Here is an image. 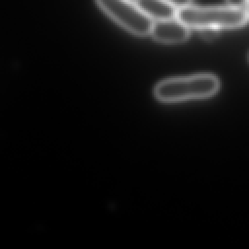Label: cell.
Segmentation results:
<instances>
[{
	"label": "cell",
	"mask_w": 249,
	"mask_h": 249,
	"mask_svg": "<svg viewBox=\"0 0 249 249\" xmlns=\"http://www.w3.org/2000/svg\"><path fill=\"white\" fill-rule=\"evenodd\" d=\"M131 1H133V2H135V1H136V0H131Z\"/></svg>",
	"instance_id": "9c48e42d"
},
{
	"label": "cell",
	"mask_w": 249,
	"mask_h": 249,
	"mask_svg": "<svg viewBox=\"0 0 249 249\" xmlns=\"http://www.w3.org/2000/svg\"><path fill=\"white\" fill-rule=\"evenodd\" d=\"M135 3L155 21L177 18L178 8L165 0H136Z\"/></svg>",
	"instance_id": "5b68a950"
},
{
	"label": "cell",
	"mask_w": 249,
	"mask_h": 249,
	"mask_svg": "<svg viewBox=\"0 0 249 249\" xmlns=\"http://www.w3.org/2000/svg\"><path fill=\"white\" fill-rule=\"evenodd\" d=\"M103 12L123 28L136 36L151 34L154 20L131 0H95Z\"/></svg>",
	"instance_id": "3957f363"
},
{
	"label": "cell",
	"mask_w": 249,
	"mask_h": 249,
	"mask_svg": "<svg viewBox=\"0 0 249 249\" xmlns=\"http://www.w3.org/2000/svg\"><path fill=\"white\" fill-rule=\"evenodd\" d=\"M244 11L248 17V19H249V0H246L245 1V4H244Z\"/></svg>",
	"instance_id": "ba28073f"
},
{
	"label": "cell",
	"mask_w": 249,
	"mask_h": 249,
	"mask_svg": "<svg viewBox=\"0 0 249 249\" xmlns=\"http://www.w3.org/2000/svg\"><path fill=\"white\" fill-rule=\"evenodd\" d=\"M165 1L171 3L172 5H174L178 9H181V8L187 7L189 5H192V2H193V0H165Z\"/></svg>",
	"instance_id": "8992f818"
},
{
	"label": "cell",
	"mask_w": 249,
	"mask_h": 249,
	"mask_svg": "<svg viewBox=\"0 0 249 249\" xmlns=\"http://www.w3.org/2000/svg\"><path fill=\"white\" fill-rule=\"evenodd\" d=\"M152 37L163 44H181L188 40L190 27L178 18L156 20L151 30Z\"/></svg>",
	"instance_id": "277c9868"
},
{
	"label": "cell",
	"mask_w": 249,
	"mask_h": 249,
	"mask_svg": "<svg viewBox=\"0 0 249 249\" xmlns=\"http://www.w3.org/2000/svg\"><path fill=\"white\" fill-rule=\"evenodd\" d=\"M219 88L214 75L197 74L161 81L155 88V96L161 102H180L212 96Z\"/></svg>",
	"instance_id": "7a4b0ae2"
},
{
	"label": "cell",
	"mask_w": 249,
	"mask_h": 249,
	"mask_svg": "<svg viewBox=\"0 0 249 249\" xmlns=\"http://www.w3.org/2000/svg\"><path fill=\"white\" fill-rule=\"evenodd\" d=\"M177 18L190 28L223 29L244 25L248 17L242 7H198L189 5L178 9Z\"/></svg>",
	"instance_id": "6da1fadb"
},
{
	"label": "cell",
	"mask_w": 249,
	"mask_h": 249,
	"mask_svg": "<svg viewBox=\"0 0 249 249\" xmlns=\"http://www.w3.org/2000/svg\"><path fill=\"white\" fill-rule=\"evenodd\" d=\"M227 4L230 6H234V7H242L245 4L246 0H226Z\"/></svg>",
	"instance_id": "52a82bcc"
}]
</instances>
